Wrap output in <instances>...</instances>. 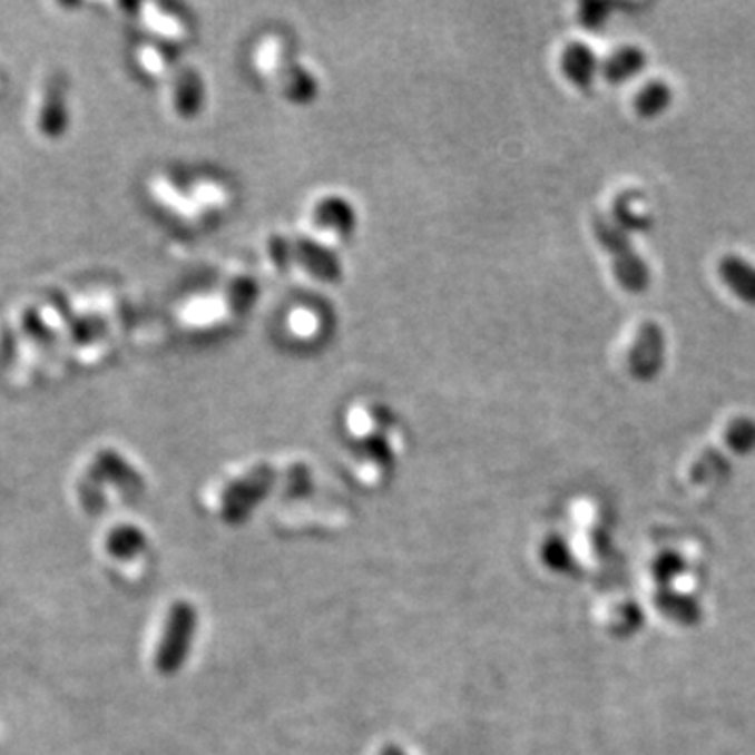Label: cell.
Instances as JSON below:
<instances>
[{
	"mask_svg": "<svg viewBox=\"0 0 755 755\" xmlns=\"http://www.w3.org/2000/svg\"><path fill=\"white\" fill-rule=\"evenodd\" d=\"M541 562L552 569L555 573L571 576L576 573L577 560L571 552V546L562 536H548L541 543Z\"/></svg>",
	"mask_w": 755,
	"mask_h": 755,
	"instance_id": "cell-13",
	"label": "cell"
},
{
	"mask_svg": "<svg viewBox=\"0 0 755 755\" xmlns=\"http://www.w3.org/2000/svg\"><path fill=\"white\" fill-rule=\"evenodd\" d=\"M609 13H611V4H605V2H584V4L579 7L577 19H579V23H581L584 28L596 30V28H600L602 23H607Z\"/></svg>",
	"mask_w": 755,
	"mask_h": 755,
	"instance_id": "cell-19",
	"label": "cell"
},
{
	"mask_svg": "<svg viewBox=\"0 0 755 755\" xmlns=\"http://www.w3.org/2000/svg\"><path fill=\"white\" fill-rule=\"evenodd\" d=\"M106 546L111 557L118 560H135L144 555L149 541L144 529L135 524H118L109 531Z\"/></svg>",
	"mask_w": 755,
	"mask_h": 755,
	"instance_id": "cell-12",
	"label": "cell"
},
{
	"mask_svg": "<svg viewBox=\"0 0 755 755\" xmlns=\"http://www.w3.org/2000/svg\"><path fill=\"white\" fill-rule=\"evenodd\" d=\"M684 571H686V560L683 555L671 552V550L657 555L650 565V576L657 581L659 588H671L674 581L684 576Z\"/></svg>",
	"mask_w": 755,
	"mask_h": 755,
	"instance_id": "cell-16",
	"label": "cell"
},
{
	"mask_svg": "<svg viewBox=\"0 0 755 755\" xmlns=\"http://www.w3.org/2000/svg\"><path fill=\"white\" fill-rule=\"evenodd\" d=\"M667 363L666 330L657 322L638 325L629 346V376L638 382H653L661 376Z\"/></svg>",
	"mask_w": 755,
	"mask_h": 755,
	"instance_id": "cell-5",
	"label": "cell"
},
{
	"mask_svg": "<svg viewBox=\"0 0 755 755\" xmlns=\"http://www.w3.org/2000/svg\"><path fill=\"white\" fill-rule=\"evenodd\" d=\"M731 460L718 450L703 451L697 462L690 468V479L695 483H716L728 477Z\"/></svg>",
	"mask_w": 755,
	"mask_h": 755,
	"instance_id": "cell-14",
	"label": "cell"
},
{
	"mask_svg": "<svg viewBox=\"0 0 755 755\" xmlns=\"http://www.w3.org/2000/svg\"><path fill=\"white\" fill-rule=\"evenodd\" d=\"M592 234L598 246L611 258L612 275L621 290H626L628 294H645L650 288L653 275L647 261L634 246L631 235L619 229L612 223L611 216L602 213L592 215Z\"/></svg>",
	"mask_w": 755,
	"mask_h": 755,
	"instance_id": "cell-2",
	"label": "cell"
},
{
	"mask_svg": "<svg viewBox=\"0 0 755 755\" xmlns=\"http://www.w3.org/2000/svg\"><path fill=\"white\" fill-rule=\"evenodd\" d=\"M322 313L313 306H296L288 317V330L296 339H317L322 332Z\"/></svg>",
	"mask_w": 755,
	"mask_h": 755,
	"instance_id": "cell-17",
	"label": "cell"
},
{
	"mask_svg": "<svg viewBox=\"0 0 755 755\" xmlns=\"http://www.w3.org/2000/svg\"><path fill=\"white\" fill-rule=\"evenodd\" d=\"M611 629L615 636H621V638H628L631 634L640 631V628L645 626V612L634 605V602H626L621 605L611 619Z\"/></svg>",
	"mask_w": 755,
	"mask_h": 755,
	"instance_id": "cell-18",
	"label": "cell"
},
{
	"mask_svg": "<svg viewBox=\"0 0 755 755\" xmlns=\"http://www.w3.org/2000/svg\"><path fill=\"white\" fill-rule=\"evenodd\" d=\"M643 202H645V194L638 189L619 192L612 199V223L629 235L653 229V216L643 208Z\"/></svg>",
	"mask_w": 755,
	"mask_h": 755,
	"instance_id": "cell-9",
	"label": "cell"
},
{
	"mask_svg": "<svg viewBox=\"0 0 755 755\" xmlns=\"http://www.w3.org/2000/svg\"><path fill=\"white\" fill-rule=\"evenodd\" d=\"M198 628V612L196 609L179 600L166 612L163 638L156 648V669L163 676H175L189 657L194 645V636Z\"/></svg>",
	"mask_w": 755,
	"mask_h": 755,
	"instance_id": "cell-4",
	"label": "cell"
},
{
	"mask_svg": "<svg viewBox=\"0 0 755 755\" xmlns=\"http://www.w3.org/2000/svg\"><path fill=\"white\" fill-rule=\"evenodd\" d=\"M718 277L741 303L755 306V265L741 254H724L716 265Z\"/></svg>",
	"mask_w": 755,
	"mask_h": 755,
	"instance_id": "cell-7",
	"label": "cell"
},
{
	"mask_svg": "<svg viewBox=\"0 0 755 755\" xmlns=\"http://www.w3.org/2000/svg\"><path fill=\"white\" fill-rule=\"evenodd\" d=\"M357 227V213L351 199L341 194H322L308 202L305 210L303 235L322 244L330 251H339L342 244L351 239Z\"/></svg>",
	"mask_w": 755,
	"mask_h": 755,
	"instance_id": "cell-3",
	"label": "cell"
},
{
	"mask_svg": "<svg viewBox=\"0 0 755 755\" xmlns=\"http://www.w3.org/2000/svg\"><path fill=\"white\" fill-rule=\"evenodd\" d=\"M648 57L638 45H621L600 59V73L609 85H624L640 76L647 68Z\"/></svg>",
	"mask_w": 755,
	"mask_h": 755,
	"instance_id": "cell-8",
	"label": "cell"
},
{
	"mask_svg": "<svg viewBox=\"0 0 755 755\" xmlns=\"http://www.w3.org/2000/svg\"><path fill=\"white\" fill-rule=\"evenodd\" d=\"M726 450L737 455H749L755 451V418L738 415L724 431Z\"/></svg>",
	"mask_w": 755,
	"mask_h": 755,
	"instance_id": "cell-15",
	"label": "cell"
},
{
	"mask_svg": "<svg viewBox=\"0 0 755 755\" xmlns=\"http://www.w3.org/2000/svg\"><path fill=\"white\" fill-rule=\"evenodd\" d=\"M671 104H674V89L664 78H653L645 82L640 89L636 90L634 101H631L634 111L645 120L659 118L661 114H666L667 109L671 108Z\"/></svg>",
	"mask_w": 755,
	"mask_h": 755,
	"instance_id": "cell-11",
	"label": "cell"
},
{
	"mask_svg": "<svg viewBox=\"0 0 755 755\" xmlns=\"http://www.w3.org/2000/svg\"><path fill=\"white\" fill-rule=\"evenodd\" d=\"M560 72L581 92H590L600 73V59L584 40H571L560 51Z\"/></svg>",
	"mask_w": 755,
	"mask_h": 755,
	"instance_id": "cell-6",
	"label": "cell"
},
{
	"mask_svg": "<svg viewBox=\"0 0 755 755\" xmlns=\"http://www.w3.org/2000/svg\"><path fill=\"white\" fill-rule=\"evenodd\" d=\"M256 72L284 101L303 106L317 95V78L305 61L292 53L288 40L280 35L263 38L254 53Z\"/></svg>",
	"mask_w": 755,
	"mask_h": 755,
	"instance_id": "cell-1",
	"label": "cell"
},
{
	"mask_svg": "<svg viewBox=\"0 0 755 755\" xmlns=\"http://www.w3.org/2000/svg\"><path fill=\"white\" fill-rule=\"evenodd\" d=\"M655 607L669 621L683 628H695L702 624V605L690 594L678 592L674 588H659V592L655 594Z\"/></svg>",
	"mask_w": 755,
	"mask_h": 755,
	"instance_id": "cell-10",
	"label": "cell"
}]
</instances>
